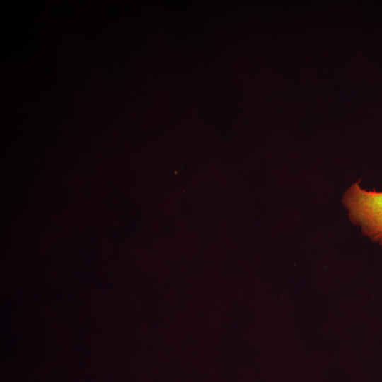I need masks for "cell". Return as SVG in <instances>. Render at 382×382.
Returning <instances> with one entry per match:
<instances>
[{
	"label": "cell",
	"instance_id": "obj_1",
	"mask_svg": "<svg viewBox=\"0 0 382 382\" xmlns=\"http://www.w3.org/2000/svg\"><path fill=\"white\" fill-rule=\"evenodd\" d=\"M343 203L352 222L382 246V192L366 190L356 183L345 192Z\"/></svg>",
	"mask_w": 382,
	"mask_h": 382
}]
</instances>
